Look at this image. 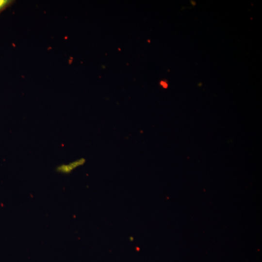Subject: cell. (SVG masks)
<instances>
[{
    "mask_svg": "<svg viewBox=\"0 0 262 262\" xmlns=\"http://www.w3.org/2000/svg\"><path fill=\"white\" fill-rule=\"evenodd\" d=\"M14 1L13 0H0V13L11 5Z\"/></svg>",
    "mask_w": 262,
    "mask_h": 262,
    "instance_id": "cell-2",
    "label": "cell"
},
{
    "mask_svg": "<svg viewBox=\"0 0 262 262\" xmlns=\"http://www.w3.org/2000/svg\"><path fill=\"white\" fill-rule=\"evenodd\" d=\"M85 161L84 158H81L68 164H60L57 166L56 170L57 172L61 174H68L75 169L83 165Z\"/></svg>",
    "mask_w": 262,
    "mask_h": 262,
    "instance_id": "cell-1",
    "label": "cell"
},
{
    "mask_svg": "<svg viewBox=\"0 0 262 262\" xmlns=\"http://www.w3.org/2000/svg\"><path fill=\"white\" fill-rule=\"evenodd\" d=\"M161 84L162 85V86L164 88H167V84L166 82H164L163 81H162L161 82Z\"/></svg>",
    "mask_w": 262,
    "mask_h": 262,
    "instance_id": "cell-3",
    "label": "cell"
}]
</instances>
